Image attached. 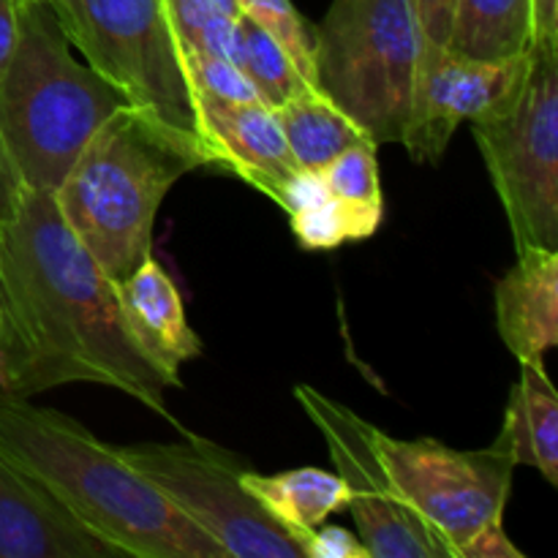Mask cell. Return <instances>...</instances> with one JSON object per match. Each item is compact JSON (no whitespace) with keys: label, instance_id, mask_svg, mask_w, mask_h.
Listing matches in <instances>:
<instances>
[{"label":"cell","instance_id":"obj_1","mask_svg":"<svg viewBox=\"0 0 558 558\" xmlns=\"http://www.w3.org/2000/svg\"><path fill=\"white\" fill-rule=\"evenodd\" d=\"M0 390L33 398L87 381L178 425L169 381L125 330L118 283L76 240L49 191H16L0 210Z\"/></svg>","mask_w":558,"mask_h":558},{"label":"cell","instance_id":"obj_2","mask_svg":"<svg viewBox=\"0 0 558 558\" xmlns=\"http://www.w3.org/2000/svg\"><path fill=\"white\" fill-rule=\"evenodd\" d=\"M0 450L41 480L87 529L136 558H227L118 447L80 420L0 390Z\"/></svg>","mask_w":558,"mask_h":558},{"label":"cell","instance_id":"obj_3","mask_svg":"<svg viewBox=\"0 0 558 558\" xmlns=\"http://www.w3.org/2000/svg\"><path fill=\"white\" fill-rule=\"evenodd\" d=\"M196 169H210L196 131L125 104L87 140L52 199L87 254L118 283L153 254L158 207Z\"/></svg>","mask_w":558,"mask_h":558},{"label":"cell","instance_id":"obj_4","mask_svg":"<svg viewBox=\"0 0 558 558\" xmlns=\"http://www.w3.org/2000/svg\"><path fill=\"white\" fill-rule=\"evenodd\" d=\"M129 98L71 54L49 0L20 3L0 74V210L22 189L52 194L98 125Z\"/></svg>","mask_w":558,"mask_h":558},{"label":"cell","instance_id":"obj_5","mask_svg":"<svg viewBox=\"0 0 558 558\" xmlns=\"http://www.w3.org/2000/svg\"><path fill=\"white\" fill-rule=\"evenodd\" d=\"M425 63L412 0H332L314 27V82L376 145H401Z\"/></svg>","mask_w":558,"mask_h":558},{"label":"cell","instance_id":"obj_6","mask_svg":"<svg viewBox=\"0 0 558 558\" xmlns=\"http://www.w3.org/2000/svg\"><path fill=\"white\" fill-rule=\"evenodd\" d=\"M518 251H558V41H532L515 85L469 120Z\"/></svg>","mask_w":558,"mask_h":558},{"label":"cell","instance_id":"obj_7","mask_svg":"<svg viewBox=\"0 0 558 558\" xmlns=\"http://www.w3.org/2000/svg\"><path fill=\"white\" fill-rule=\"evenodd\" d=\"M118 450L227 558H303L294 534L240 483L248 466L216 441L183 430V439L172 445L145 441Z\"/></svg>","mask_w":558,"mask_h":558},{"label":"cell","instance_id":"obj_8","mask_svg":"<svg viewBox=\"0 0 558 558\" xmlns=\"http://www.w3.org/2000/svg\"><path fill=\"white\" fill-rule=\"evenodd\" d=\"M71 49L129 104L194 131V109L161 0H49Z\"/></svg>","mask_w":558,"mask_h":558},{"label":"cell","instance_id":"obj_9","mask_svg":"<svg viewBox=\"0 0 558 558\" xmlns=\"http://www.w3.org/2000/svg\"><path fill=\"white\" fill-rule=\"evenodd\" d=\"M376 450L392 494L441 539L450 558L477 529L505 518L515 461L496 441L485 450H456L428 436L392 439L379 430Z\"/></svg>","mask_w":558,"mask_h":558},{"label":"cell","instance_id":"obj_10","mask_svg":"<svg viewBox=\"0 0 558 558\" xmlns=\"http://www.w3.org/2000/svg\"><path fill=\"white\" fill-rule=\"evenodd\" d=\"M294 398L325 436L332 469L347 483V510L368 558H450L441 539L392 494L376 450L379 428L311 385L294 387Z\"/></svg>","mask_w":558,"mask_h":558},{"label":"cell","instance_id":"obj_11","mask_svg":"<svg viewBox=\"0 0 558 558\" xmlns=\"http://www.w3.org/2000/svg\"><path fill=\"white\" fill-rule=\"evenodd\" d=\"M526 52L507 60L441 52L425 60L401 145L417 163H439L458 125L494 107L523 69Z\"/></svg>","mask_w":558,"mask_h":558},{"label":"cell","instance_id":"obj_12","mask_svg":"<svg viewBox=\"0 0 558 558\" xmlns=\"http://www.w3.org/2000/svg\"><path fill=\"white\" fill-rule=\"evenodd\" d=\"M194 131L210 153V169L248 183L278 205L289 180L300 172L276 109L265 101L191 98Z\"/></svg>","mask_w":558,"mask_h":558},{"label":"cell","instance_id":"obj_13","mask_svg":"<svg viewBox=\"0 0 558 558\" xmlns=\"http://www.w3.org/2000/svg\"><path fill=\"white\" fill-rule=\"evenodd\" d=\"M52 490L0 450V558H120Z\"/></svg>","mask_w":558,"mask_h":558},{"label":"cell","instance_id":"obj_14","mask_svg":"<svg viewBox=\"0 0 558 558\" xmlns=\"http://www.w3.org/2000/svg\"><path fill=\"white\" fill-rule=\"evenodd\" d=\"M118 303L125 330L142 354L156 365L169 387H183L180 368L202 354V338L185 319L183 298L172 276L145 256L123 281H118Z\"/></svg>","mask_w":558,"mask_h":558},{"label":"cell","instance_id":"obj_15","mask_svg":"<svg viewBox=\"0 0 558 558\" xmlns=\"http://www.w3.org/2000/svg\"><path fill=\"white\" fill-rule=\"evenodd\" d=\"M496 330L518 363H543L558 347V251H518L494 283Z\"/></svg>","mask_w":558,"mask_h":558},{"label":"cell","instance_id":"obj_16","mask_svg":"<svg viewBox=\"0 0 558 558\" xmlns=\"http://www.w3.org/2000/svg\"><path fill=\"white\" fill-rule=\"evenodd\" d=\"M496 445L515 466L537 469L558 488V396L543 363H521Z\"/></svg>","mask_w":558,"mask_h":558},{"label":"cell","instance_id":"obj_17","mask_svg":"<svg viewBox=\"0 0 558 558\" xmlns=\"http://www.w3.org/2000/svg\"><path fill=\"white\" fill-rule=\"evenodd\" d=\"M240 483L267 515L292 534L322 526L327 518L349 507L347 483L336 472L316 466L289 469L281 474H259L248 466L240 474Z\"/></svg>","mask_w":558,"mask_h":558},{"label":"cell","instance_id":"obj_18","mask_svg":"<svg viewBox=\"0 0 558 558\" xmlns=\"http://www.w3.org/2000/svg\"><path fill=\"white\" fill-rule=\"evenodd\" d=\"M532 44V0H456L447 52L507 60Z\"/></svg>","mask_w":558,"mask_h":558},{"label":"cell","instance_id":"obj_19","mask_svg":"<svg viewBox=\"0 0 558 558\" xmlns=\"http://www.w3.org/2000/svg\"><path fill=\"white\" fill-rule=\"evenodd\" d=\"M278 123L289 142L294 161L305 172H319L322 167L360 142H374L349 114H343L319 87L298 93L276 109Z\"/></svg>","mask_w":558,"mask_h":558},{"label":"cell","instance_id":"obj_20","mask_svg":"<svg viewBox=\"0 0 558 558\" xmlns=\"http://www.w3.org/2000/svg\"><path fill=\"white\" fill-rule=\"evenodd\" d=\"M376 150V142H360L319 169L327 194L338 202L347 218L349 243L374 238L385 218Z\"/></svg>","mask_w":558,"mask_h":558},{"label":"cell","instance_id":"obj_21","mask_svg":"<svg viewBox=\"0 0 558 558\" xmlns=\"http://www.w3.org/2000/svg\"><path fill=\"white\" fill-rule=\"evenodd\" d=\"M292 223V234L303 251H332L349 243V229L338 202L327 194L319 172L300 169L283 189L281 202Z\"/></svg>","mask_w":558,"mask_h":558},{"label":"cell","instance_id":"obj_22","mask_svg":"<svg viewBox=\"0 0 558 558\" xmlns=\"http://www.w3.org/2000/svg\"><path fill=\"white\" fill-rule=\"evenodd\" d=\"M178 54L183 49L238 63L240 9L234 0H161Z\"/></svg>","mask_w":558,"mask_h":558},{"label":"cell","instance_id":"obj_23","mask_svg":"<svg viewBox=\"0 0 558 558\" xmlns=\"http://www.w3.org/2000/svg\"><path fill=\"white\" fill-rule=\"evenodd\" d=\"M238 65L254 85L256 96L272 109L314 87L300 74L287 49L245 16H240L238 25Z\"/></svg>","mask_w":558,"mask_h":558},{"label":"cell","instance_id":"obj_24","mask_svg":"<svg viewBox=\"0 0 558 558\" xmlns=\"http://www.w3.org/2000/svg\"><path fill=\"white\" fill-rule=\"evenodd\" d=\"M240 14L259 25L267 36L276 38L300 74L316 87L314 82V25H308L303 14L294 9L292 0H234Z\"/></svg>","mask_w":558,"mask_h":558},{"label":"cell","instance_id":"obj_25","mask_svg":"<svg viewBox=\"0 0 558 558\" xmlns=\"http://www.w3.org/2000/svg\"><path fill=\"white\" fill-rule=\"evenodd\" d=\"M180 69H183L191 98L210 96L221 98V101H262L248 76L240 71V65L221 58V54L183 49L180 52Z\"/></svg>","mask_w":558,"mask_h":558},{"label":"cell","instance_id":"obj_26","mask_svg":"<svg viewBox=\"0 0 558 558\" xmlns=\"http://www.w3.org/2000/svg\"><path fill=\"white\" fill-rule=\"evenodd\" d=\"M303 558H368V550L360 543L357 534L347 532L341 526H322L308 529V532L294 534Z\"/></svg>","mask_w":558,"mask_h":558},{"label":"cell","instance_id":"obj_27","mask_svg":"<svg viewBox=\"0 0 558 558\" xmlns=\"http://www.w3.org/2000/svg\"><path fill=\"white\" fill-rule=\"evenodd\" d=\"M412 3H414V11H417L420 27H423L425 60H430L436 58V54L445 52L447 33H450V20H452V5H456V0H412Z\"/></svg>","mask_w":558,"mask_h":558},{"label":"cell","instance_id":"obj_28","mask_svg":"<svg viewBox=\"0 0 558 558\" xmlns=\"http://www.w3.org/2000/svg\"><path fill=\"white\" fill-rule=\"evenodd\" d=\"M458 558H526V554L507 537L505 518H494L463 543Z\"/></svg>","mask_w":558,"mask_h":558},{"label":"cell","instance_id":"obj_29","mask_svg":"<svg viewBox=\"0 0 558 558\" xmlns=\"http://www.w3.org/2000/svg\"><path fill=\"white\" fill-rule=\"evenodd\" d=\"M16 33H20V3L0 0V74L9 65L11 52H14Z\"/></svg>","mask_w":558,"mask_h":558},{"label":"cell","instance_id":"obj_30","mask_svg":"<svg viewBox=\"0 0 558 558\" xmlns=\"http://www.w3.org/2000/svg\"><path fill=\"white\" fill-rule=\"evenodd\" d=\"M532 41H558V0H532Z\"/></svg>","mask_w":558,"mask_h":558},{"label":"cell","instance_id":"obj_31","mask_svg":"<svg viewBox=\"0 0 558 558\" xmlns=\"http://www.w3.org/2000/svg\"><path fill=\"white\" fill-rule=\"evenodd\" d=\"M3 374H5V368H3V352H0V385H3Z\"/></svg>","mask_w":558,"mask_h":558},{"label":"cell","instance_id":"obj_32","mask_svg":"<svg viewBox=\"0 0 558 558\" xmlns=\"http://www.w3.org/2000/svg\"><path fill=\"white\" fill-rule=\"evenodd\" d=\"M16 3H27V0H16Z\"/></svg>","mask_w":558,"mask_h":558}]
</instances>
